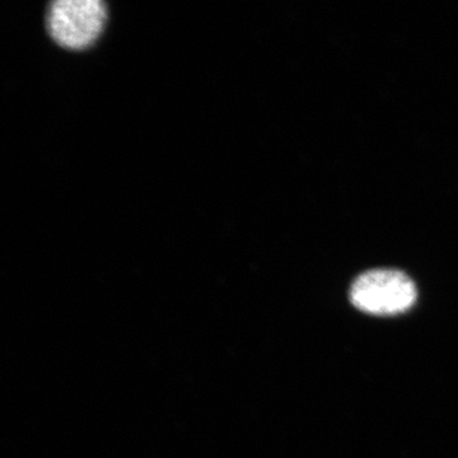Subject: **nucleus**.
Segmentation results:
<instances>
[{
  "mask_svg": "<svg viewBox=\"0 0 458 458\" xmlns=\"http://www.w3.org/2000/svg\"><path fill=\"white\" fill-rule=\"evenodd\" d=\"M106 18L101 0H57L47 11V27L59 47L83 50L98 40Z\"/></svg>",
  "mask_w": 458,
  "mask_h": 458,
  "instance_id": "nucleus-1",
  "label": "nucleus"
},
{
  "mask_svg": "<svg viewBox=\"0 0 458 458\" xmlns=\"http://www.w3.org/2000/svg\"><path fill=\"white\" fill-rule=\"evenodd\" d=\"M351 300L358 310L370 315H399L415 303L417 288L414 282L399 270H370L352 283Z\"/></svg>",
  "mask_w": 458,
  "mask_h": 458,
  "instance_id": "nucleus-2",
  "label": "nucleus"
}]
</instances>
